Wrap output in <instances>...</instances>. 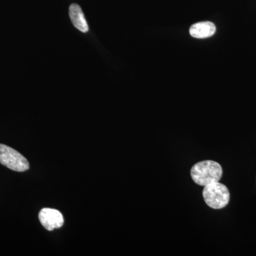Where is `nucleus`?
<instances>
[{"label": "nucleus", "mask_w": 256, "mask_h": 256, "mask_svg": "<svg viewBox=\"0 0 256 256\" xmlns=\"http://www.w3.org/2000/svg\"><path fill=\"white\" fill-rule=\"evenodd\" d=\"M0 164L15 172H25L30 168L28 160L15 150L0 144Z\"/></svg>", "instance_id": "3"}, {"label": "nucleus", "mask_w": 256, "mask_h": 256, "mask_svg": "<svg viewBox=\"0 0 256 256\" xmlns=\"http://www.w3.org/2000/svg\"><path fill=\"white\" fill-rule=\"evenodd\" d=\"M69 16L74 26L79 31L86 33L88 31V26L82 8L79 5L72 4L69 8Z\"/></svg>", "instance_id": "6"}, {"label": "nucleus", "mask_w": 256, "mask_h": 256, "mask_svg": "<svg viewBox=\"0 0 256 256\" xmlns=\"http://www.w3.org/2000/svg\"><path fill=\"white\" fill-rule=\"evenodd\" d=\"M203 196L206 204L214 210H220L226 206L230 200L228 188L220 182L205 186Z\"/></svg>", "instance_id": "2"}, {"label": "nucleus", "mask_w": 256, "mask_h": 256, "mask_svg": "<svg viewBox=\"0 0 256 256\" xmlns=\"http://www.w3.org/2000/svg\"><path fill=\"white\" fill-rule=\"evenodd\" d=\"M38 218L42 225L48 230L60 228L64 225L63 215L58 210L43 208L38 214Z\"/></svg>", "instance_id": "4"}, {"label": "nucleus", "mask_w": 256, "mask_h": 256, "mask_svg": "<svg viewBox=\"0 0 256 256\" xmlns=\"http://www.w3.org/2000/svg\"><path fill=\"white\" fill-rule=\"evenodd\" d=\"M223 174L222 166L212 160L200 162L192 166L191 176L195 183L205 186L220 182Z\"/></svg>", "instance_id": "1"}, {"label": "nucleus", "mask_w": 256, "mask_h": 256, "mask_svg": "<svg viewBox=\"0 0 256 256\" xmlns=\"http://www.w3.org/2000/svg\"><path fill=\"white\" fill-rule=\"evenodd\" d=\"M216 32L214 24L210 22H202L192 25L190 33L192 36L196 38H205L213 36Z\"/></svg>", "instance_id": "5"}]
</instances>
